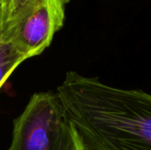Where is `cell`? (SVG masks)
<instances>
[{"label":"cell","mask_w":151,"mask_h":150,"mask_svg":"<svg viewBox=\"0 0 151 150\" xmlns=\"http://www.w3.org/2000/svg\"><path fill=\"white\" fill-rule=\"evenodd\" d=\"M25 59L10 44L0 41V88L12 72Z\"/></svg>","instance_id":"277c9868"},{"label":"cell","mask_w":151,"mask_h":150,"mask_svg":"<svg viewBox=\"0 0 151 150\" xmlns=\"http://www.w3.org/2000/svg\"><path fill=\"white\" fill-rule=\"evenodd\" d=\"M15 0H0V29L12 15Z\"/></svg>","instance_id":"8992f818"},{"label":"cell","mask_w":151,"mask_h":150,"mask_svg":"<svg viewBox=\"0 0 151 150\" xmlns=\"http://www.w3.org/2000/svg\"><path fill=\"white\" fill-rule=\"evenodd\" d=\"M55 150H83L80 140L69 121L65 126L61 139Z\"/></svg>","instance_id":"5b68a950"},{"label":"cell","mask_w":151,"mask_h":150,"mask_svg":"<svg viewBox=\"0 0 151 150\" xmlns=\"http://www.w3.org/2000/svg\"><path fill=\"white\" fill-rule=\"evenodd\" d=\"M66 4L59 0H30L12 13L0 29V41L26 60L48 48L64 26Z\"/></svg>","instance_id":"7a4b0ae2"},{"label":"cell","mask_w":151,"mask_h":150,"mask_svg":"<svg viewBox=\"0 0 151 150\" xmlns=\"http://www.w3.org/2000/svg\"><path fill=\"white\" fill-rule=\"evenodd\" d=\"M30 0H15L14 1V11H16L17 10H19V8H21L22 6H24L27 3H28Z\"/></svg>","instance_id":"52a82bcc"},{"label":"cell","mask_w":151,"mask_h":150,"mask_svg":"<svg viewBox=\"0 0 151 150\" xmlns=\"http://www.w3.org/2000/svg\"><path fill=\"white\" fill-rule=\"evenodd\" d=\"M67 122L57 94H35L13 122L8 150H55Z\"/></svg>","instance_id":"3957f363"},{"label":"cell","mask_w":151,"mask_h":150,"mask_svg":"<svg viewBox=\"0 0 151 150\" xmlns=\"http://www.w3.org/2000/svg\"><path fill=\"white\" fill-rule=\"evenodd\" d=\"M59 1H61V2H63V3H65V4H68L69 3V0H59Z\"/></svg>","instance_id":"ba28073f"},{"label":"cell","mask_w":151,"mask_h":150,"mask_svg":"<svg viewBox=\"0 0 151 150\" xmlns=\"http://www.w3.org/2000/svg\"><path fill=\"white\" fill-rule=\"evenodd\" d=\"M56 94L83 150H151L150 94L73 71Z\"/></svg>","instance_id":"6da1fadb"}]
</instances>
